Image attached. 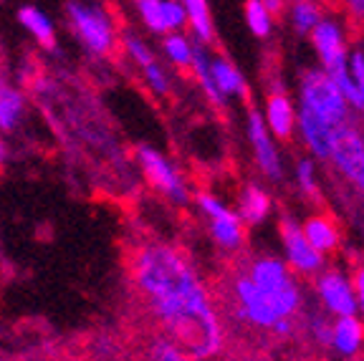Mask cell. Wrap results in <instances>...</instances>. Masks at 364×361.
I'll return each mask as SVG.
<instances>
[{"mask_svg":"<svg viewBox=\"0 0 364 361\" xmlns=\"http://www.w3.org/2000/svg\"><path fill=\"white\" fill-rule=\"evenodd\" d=\"M364 344V323L357 316L349 318H336V323L331 326V346L339 354L354 356Z\"/></svg>","mask_w":364,"mask_h":361,"instance_id":"obj_18","label":"cell"},{"mask_svg":"<svg viewBox=\"0 0 364 361\" xmlns=\"http://www.w3.org/2000/svg\"><path fill=\"white\" fill-rule=\"evenodd\" d=\"M331 162L364 195V136L354 124H341L331 136Z\"/></svg>","mask_w":364,"mask_h":361,"instance_id":"obj_7","label":"cell"},{"mask_svg":"<svg viewBox=\"0 0 364 361\" xmlns=\"http://www.w3.org/2000/svg\"><path fill=\"white\" fill-rule=\"evenodd\" d=\"M309 331H311V336L318 341L321 346H329L331 344V323L326 321L324 316H311L309 318Z\"/></svg>","mask_w":364,"mask_h":361,"instance_id":"obj_31","label":"cell"},{"mask_svg":"<svg viewBox=\"0 0 364 361\" xmlns=\"http://www.w3.org/2000/svg\"><path fill=\"white\" fill-rule=\"evenodd\" d=\"M149 361H193L180 346H175L170 339H157L149 346Z\"/></svg>","mask_w":364,"mask_h":361,"instance_id":"obj_28","label":"cell"},{"mask_svg":"<svg viewBox=\"0 0 364 361\" xmlns=\"http://www.w3.org/2000/svg\"><path fill=\"white\" fill-rule=\"evenodd\" d=\"M233 296H235V316L240 321L250 323V326L258 328H268L271 331L276 326V321H281L284 311L276 303L273 296H268L266 291H261L258 286L248 281V276H240L233 286Z\"/></svg>","mask_w":364,"mask_h":361,"instance_id":"obj_5","label":"cell"},{"mask_svg":"<svg viewBox=\"0 0 364 361\" xmlns=\"http://www.w3.org/2000/svg\"><path fill=\"white\" fill-rule=\"evenodd\" d=\"M276 336H289L291 331H294V318H281V321H276V326L271 328Z\"/></svg>","mask_w":364,"mask_h":361,"instance_id":"obj_34","label":"cell"},{"mask_svg":"<svg viewBox=\"0 0 364 361\" xmlns=\"http://www.w3.org/2000/svg\"><path fill=\"white\" fill-rule=\"evenodd\" d=\"M6 157H8V149H6V141L0 139V164L6 162Z\"/></svg>","mask_w":364,"mask_h":361,"instance_id":"obj_37","label":"cell"},{"mask_svg":"<svg viewBox=\"0 0 364 361\" xmlns=\"http://www.w3.org/2000/svg\"><path fill=\"white\" fill-rule=\"evenodd\" d=\"M182 6H185V16H188L190 28L198 36L200 43H210L213 36H215L213 18H210V6L203 3V0H188V3H182Z\"/></svg>","mask_w":364,"mask_h":361,"instance_id":"obj_22","label":"cell"},{"mask_svg":"<svg viewBox=\"0 0 364 361\" xmlns=\"http://www.w3.org/2000/svg\"><path fill=\"white\" fill-rule=\"evenodd\" d=\"M263 6H266V11L271 13V18H273V16H279V11L284 8V3H281V0H266Z\"/></svg>","mask_w":364,"mask_h":361,"instance_id":"obj_35","label":"cell"},{"mask_svg":"<svg viewBox=\"0 0 364 361\" xmlns=\"http://www.w3.org/2000/svg\"><path fill=\"white\" fill-rule=\"evenodd\" d=\"M23 109H26V102H23L21 91L0 79V129H16L23 117Z\"/></svg>","mask_w":364,"mask_h":361,"instance_id":"obj_21","label":"cell"},{"mask_svg":"<svg viewBox=\"0 0 364 361\" xmlns=\"http://www.w3.org/2000/svg\"><path fill=\"white\" fill-rule=\"evenodd\" d=\"M136 162L142 167L149 185L162 192L167 200H172L177 205H185L190 200V190L185 185V180H182V175L162 152L142 144V147H136Z\"/></svg>","mask_w":364,"mask_h":361,"instance_id":"obj_6","label":"cell"},{"mask_svg":"<svg viewBox=\"0 0 364 361\" xmlns=\"http://www.w3.org/2000/svg\"><path fill=\"white\" fill-rule=\"evenodd\" d=\"M352 288H354V296H357V306L362 308V313H364V266H359L357 271H354Z\"/></svg>","mask_w":364,"mask_h":361,"instance_id":"obj_33","label":"cell"},{"mask_svg":"<svg viewBox=\"0 0 364 361\" xmlns=\"http://www.w3.org/2000/svg\"><path fill=\"white\" fill-rule=\"evenodd\" d=\"M248 136H250V141H253L256 162H258V167H261L263 175L271 177V180H281L284 170H281L279 149H276L271 134H268L261 112H256V109H250V114H248Z\"/></svg>","mask_w":364,"mask_h":361,"instance_id":"obj_13","label":"cell"},{"mask_svg":"<svg viewBox=\"0 0 364 361\" xmlns=\"http://www.w3.org/2000/svg\"><path fill=\"white\" fill-rule=\"evenodd\" d=\"M281 240H284L286 260L296 273L301 276H314V273L321 271L324 266V258L306 243V237L301 232V225H296L291 217L281 220Z\"/></svg>","mask_w":364,"mask_h":361,"instance_id":"obj_11","label":"cell"},{"mask_svg":"<svg viewBox=\"0 0 364 361\" xmlns=\"http://www.w3.org/2000/svg\"><path fill=\"white\" fill-rule=\"evenodd\" d=\"M266 129L271 131L273 136H279V139L289 141L294 136V129H296V109L291 104V99L286 96V91L276 84L273 94L268 96L266 102Z\"/></svg>","mask_w":364,"mask_h":361,"instance_id":"obj_14","label":"cell"},{"mask_svg":"<svg viewBox=\"0 0 364 361\" xmlns=\"http://www.w3.org/2000/svg\"><path fill=\"white\" fill-rule=\"evenodd\" d=\"M316 291H318V298L324 303V308L329 313L339 318H349V316H357V296H354V288L352 281H349L344 273L339 271H326L318 276L316 281Z\"/></svg>","mask_w":364,"mask_h":361,"instance_id":"obj_10","label":"cell"},{"mask_svg":"<svg viewBox=\"0 0 364 361\" xmlns=\"http://www.w3.org/2000/svg\"><path fill=\"white\" fill-rule=\"evenodd\" d=\"M210 76H213V84H215L218 94L223 99L228 96H248V89H245V81L240 76V71L233 66V63L228 61L223 56H213L210 58Z\"/></svg>","mask_w":364,"mask_h":361,"instance_id":"obj_17","label":"cell"},{"mask_svg":"<svg viewBox=\"0 0 364 361\" xmlns=\"http://www.w3.org/2000/svg\"><path fill=\"white\" fill-rule=\"evenodd\" d=\"M193 74L195 79L200 81V86H203V91L208 94V102L215 104V107H225V99H223L220 94H218L215 84H213V76H210V56L203 51V45H195L193 51Z\"/></svg>","mask_w":364,"mask_h":361,"instance_id":"obj_23","label":"cell"},{"mask_svg":"<svg viewBox=\"0 0 364 361\" xmlns=\"http://www.w3.org/2000/svg\"><path fill=\"white\" fill-rule=\"evenodd\" d=\"M301 107H306L311 114H316L321 122H326L329 126H341L349 122V107L347 102L341 99L336 84L329 76L316 68V71H309L301 81Z\"/></svg>","mask_w":364,"mask_h":361,"instance_id":"obj_4","label":"cell"},{"mask_svg":"<svg viewBox=\"0 0 364 361\" xmlns=\"http://www.w3.org/2000/svg\"><path fill=\"white\" fill-rule=\"evenodd\" d=\"M318 21H321V11H318L316 3L301 0V3H294V6H291V23H294V28L299 31V33H311Z\"/></svg>","mask_w":364,"mask_h":361,"instance_id":"obj_26","label":"cell"},{"mask_svg":"<svg viewBox=\"0 0 364 361\" xmlns=\"http://www.w3.org/2000/svg\"><path fill=\"white\" fill-rule=\"evenodd\" d=\"M66 13L74 33L94 56H109L114 51L117 33H114L112 18L102 6L71 0V3H66Z\"/></svg>","mask_w":364,"mask_h":361,"instance_id":"obj_3","label":"cell"},{"mask_svg":"<svg viewBox=\"0 0 364 361\" xmlns=\"http://www.w3.org/2000/svg\"><path fill=\"white\" fill-rule=\"evenodd\" d=\"M134 8L152 33H180L188 23L185 6L177 0H139Z\"/></svg>","mask_w":364,"mask_h":361,"instance_id":"obj_12","label":"cell"},{"mask_svg":"<svg viewBox=\"0 0 364 361\" xmlns=\"http://www.w3.org/2000/svg\"><path fill=\"white\" fill-rule=\"evenodd\" d=\"M349 74H352L354 84H357L359 94L364 99V53H352V58H349Z\"/></svg>","mask_w":364,"mask_h":361,"instance_id":"obj_32","label":"cell"},{"mask_svg":"<svg viewBox=\"0 0 364 361\" xmlns=\"http://www.w3.org/2000/svg\"><path fill=\"white\" fill-rule=\"evenodd\" d=\"M132 273L149 313L193 361L220 354L223 326L208 288L188 260L170 245H142L132 260Z\"/></svg>","mask_w":364,"mask_h":361,"instance_id":"obj_1","label":"cell"},{"mask_svg":"<svg viewBox=\"0 0 364 361\" xmlns=\"http://www.w3.org/2000/svg\"><path fill=\"white\" fill-rule=\"evenodd\" d=\"M301 232H304V237H306V243L311 245L321 258L339 248V230H336L334 220H331L329 215H311L301 225Z\"/></svg>","mask_w":364,"mask_h":361,"instance_id":"obj_16","label":"cell"},{"mask_svg":"<svg viewBox=\"0 0 364 361\" xmlns=\"http://www.w3.org/2000/svg\"><path fill=\"white\" fill-rule=\"evenodd\" d=\"M124 51H127V56H129L132 61L139 66V71H142V68H147L149 63H154L152 48H149V45L144 43L142 38H136L134 33H127L124 36Z\"/></svg>","mask_w":364,"mask_h":361,"instance_id":"obj_27","label":"cell"},{"mask_svg":"<svg viewBox=\"0 0 364 361\" xmlns=\"http://www.w3.org/2000/svg\"><path fill=\"white\" fill-rule=\"evenodd\" d=\"M18 21L33 33V38L38 41L43 48H56V28H53L51 18L46 16L43 11H38L36 6H23L18 11Z\"/></svg>","mask_w":364,"mask_h":361,"instance_id":"obj_20","label":"cell"},{"mask_svg":"<svg viewBox=\"0 0 364 361\" xmlns=\"http://www.w3.org/2000/svg\"><path fill=\"white\" fill-rule=\"evenodd\" d=\"M243 11H245V26H248L250 33L256 36V38H266L273 28V18L266 11V6H263V0H248Z\"/></svg>","mask_w":364,"mask_h":361,"instance_id":"obj_25","label":"cell"},{"mask_svg":"<svg viewBox=\"0 0 364 361\" xmlns=\"http://www.w3.org/2000/svg\"><path fill=\"white\" fill-rule=\"evenodd\" d=\"M162 51H165V56L170 58L175 66H180V68L193 66L195 43L190 38H185L182 33H170V36H167V38L162 41Z\"/></svg>","mask_w":364,"mask_h":361,"instance_id":"obj_24","label":"cell"},{"mask_svg":"<svg viewBox=\"0 0 364 361\" xmlns=\"http://www.w3.org/2000/svg\"><path fill=\"white\" fill-rule=\"evenodd\" d=\"M245 276H248V281L253 286H258L261 291H266L268 296L276 298V303L281 306L286 318H294L301 311V291L296 286L286 263H281L276 258H258L250 263Z\"/></svg>","mask_w":364,"mask_h":361,"instance_id":"obj_2","label":"cell"},{"mask_svg":"<svg viewBox=\"0 0 364 361\" xmlns=\"http://www.w3.org/2000/svg\"><path fill=\"white\" fill-rule=\"evenodd\" d=\"M198 205L208 220H210V235L223 250H235L243 243V222H240L238 212H233L230 208L220 203L215 195L210 192H200Z\"/></svg>","mask_w":364,"mask_h":361,"instance_id":"obj_8","label":"cell"},{"mask_svg":"<svg viewBox=\"0 0 364 361\" xmlns=\"http://www.w3.org/2000/svg\"><path fill=\"white\" fill-rule=\"evenodd\" d=\"M142 76L147 79L149 89H152L154 94H167V91H170V79H167V74L162 71V66H159L157 61L149 63L147 68H142Z\"/></svg>","mask_w":364,"mask_h":361,"instance_id":"obj_29","label":"cell"},{"mask_svg":"<svg viewBox=\"0 0 364 361\" xmlns=\"http://www.w3.org/2000/svg\"><path fill=\"white\" fill-rule=\"evenodd\" d=\"M271 212V198L268 192H263L261 187L248 185L240 192V205H238V217L240 222H248V225H258L263 222Z\"/></svg>","mask_w":364,"mask_h":361,"instance_id":"obj_19","label":"cell"},{"mask_svg":"<svg viewBox=\"0 0 364 361\" xmlns=\"http://www.w3.org/2000/svg\"><path fill=\"white\" fill-rule=\"evenodd\" d=\"M296 126L301 131L306 147L316 154L318 159H329L331 157V136H334V126H329L326 122L311 114L306 107L299 109L296 114Z\"/></svg>","mask_w":364,"mask_h":361,"instance_id":"obj_15","label":"cell"},{"mask_svg":"<svg viewBox=\"0 0 364 361\" xmlns=\"http://www.w3.org/2000/svg\"><path fill=\"white\" fill-rule=\"evenodd\" d=\"M296 177H299V185L306 195H316V172H314L311 159H301L296 164Z\"/></svg>","mask_w":364,"mask_h":361,"instance_id":"obj_30","label":"cell"},{"mask_svg":"<svg viewBox=\"0 0 364 361\" xmlns=\"http://www.w3.org/2000/svg\"><path fill=\"white\" fill-rule=\"evenodd\" d=\"M349 11L359 13V16L364 18V0H354V3H349Z\"/></svg>","mask_w":364,"mask_h":361,"instance_id":"obj_36","label":"cell"},{"mask_svg":"<svg viewBox=\"0 0 364 361\" xmlns=\"http://www.w3.org/2000/svg\"><path fill=\"white\" fill-rule=\"evenodd\" d=\"M314 48L321 58V71L326 76H336L341 71H349V53L344 45V33L334 18H321L316 28L311 31Z\"/></svg>","mask_w":364,"mask_h":361,"instance_id":"obj_9","label":"cell"}]
</instances>
